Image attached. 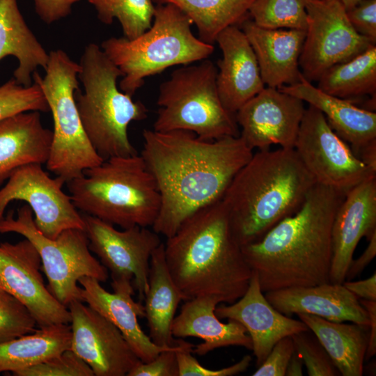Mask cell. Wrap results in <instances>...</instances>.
Returning a JSON list of instances; mask_svg holds the SVG:
<instances>
[{
    "label": "cell",
    "mask_w": 376,
    "mask_h": 376,
    "mask_svg": "<svg viewBox=\"0 0 376 376\" xmlns=\"http://www.w3.org/2000/svg\"><path fill=\"white\" fill-rule=\"evenodd\" d=\"M356 155L368 168L376 172V141L362 148Z\"/></svg>",
    "instance_id": "7dc6e473"
},
{
    "label": "cell",
    "mask_w": 376,
    "mask_h": 376,
    "mask_svg": "<svg viewBox=\"0 0 376 376\" xmlns=\"http://www.w3.org/2000/svg\"><path fill=\"white\" fill-rule=\"evenodd\" d=\"M180 8L195 24L198 38L212 44L217 36L230 26H240L249 17L256 0H155Z\"/></svg>",
    "instance_id": "4dcf8cb0"
},
{
    "label": "cell",
    "mask_w": 376,
    "mask_h": 376,
    "mask_svg": "<svg viewBox=\"0 0 376 376\" xmlns=\"http://www.w3.org/2000/svg\"><path fill=\"white\" fill-rule=\"evenodd\" d=\"M265 293L272 306L287 316L306 313L331 322L348 321L369 327L366 310L343 283L292 287Z\"/></svg>",
    "instance_id": "44dd1931"
},
{
    "label": "cell",
    "mask_w": 376,
    "mask_h": 376,
    "mask_svg": "<svg viewBox=\"0 0 376 376\" xmlns=\"http://www.w3.org/2000/svg\"><path fill=\"white\" fill-rule=\"evenodd\" d=\"M359 301L366 310L370 320L368 342L365 356V358L368 359L374 357L376 353V301L362 299Z\"/></svg>",
    "instance_id": "bcb514c9"
},
{
    "label": "cell",
    "mask_w": 376,
    "mask_h": 376,
    "mask_svg": "<svg viewBox=\"0 0 376 376\" xmlns=\"http://www.w3.org/2000/svg\"><path fill=\"white\" fill-rule=\"evenodd\" d=\"M294 352L295 347L291 336L280 339L252 375L285 376Z\"/></svg>",
    "instance_id": "60d3db41"
},
{
    "label": "cell",
    "mask_w": 376,
    "mask_h": 376,
    "mask_svg": "<svg viewBox=\"0 0 376 376\" xmlns=\"http://www.w3.org/2000/svg\"><path fill=\"white\" fill-rule=\"evenodd\" d=\"M318 81L320 90L340 98L375 96V45L353 58L331 67Z\"/></svg>",
    "instance_id": "1f68e13d"
},
{
    "label": "cell",
    "mask_w": 376,
    "mask_h": 376,
    "mask_svg": "<svg viewBox=\"0 0 376 376\" xmlns=\"http://www.w3.org/2000/svg\"><path fill=\"white\" fill-rule=\"evenodd\" d=\"M79 65L78 79L84 91L77 90L75 99L91 146L104 160L138 155L127 128L131 122L146 119L148 109L119 88L117 81L123 72L95 43L85 47Z\"/></svg>",
    "instance_id": "8992f818"
},
{
    "label": "cell",
    "mask_w": 376,
    "mask_h": 376,
    "mask_svg": "<svg viewBox=\"0 0 376 376\" xmlns=\"http://www.w3.org/2000/svg\"><path fill=\"white\" fill-rule=\"evenodd\" d=\"M337 1H340L342 3L345 10H347L352 8V7H354L361 0H337Z\"/></svg>",
    "instance_id": "681fc988"
},
{
    "label": "cell",
    "mask_w": 376,
    "mask_h": 376,
    "mask_svg": "<svg viewBox=\"0 0 376 376\" xmlns=\"http://www.w3.org/2000/svg\"><path fill=\"white\" fill-rule=\"evenodd\" d=\"M240 27L253 48L265 86L279 88L301 80L299 59L306 31L264 29L250 17Z\"/></svg>",
    "instance_id": "7402d4cb"
},
{
    "label": "cell",
    "mask_w": 376,
    "mask_h": 376,
    "mask_svg": "<svg viewBox=\"0 0 376 376\" xmlns=\"http://www.w3.org/2000/svg\"><path fill=\"white\" fill-rule=\"evenodd\" d=\"M194 347L192 343L178 339L174 346L161 352L152 361L139 362L127 376H178L176 352Z\"/></svg>",
    "instance_id": "f35d334b"
},
{
    "label": "cell",
    "mask_w": 376,
    "mask_h": 376,
    "mask_svg": "<svg viewBox=\"0 0 376 376\" xmlns=\"http://www.w3.org/2000/svg\"><path fill=\"white\" fill-rule=\"evenodd\" d=\"M81 216L89 249L110 272L113 292L133 296V280L141 303L149 288L152 253L162 242L159 235L148 227L137 226L120 230L97 217L83 213Z\"/></svg>",
    "instance_id": "8fae6325"
},
{
    "label": "cell",
    "mask_w": 376,
    "mask_h": 376,
    "mask_svg": "<svg viewBox=\"0 0 376 376\" xmlns=\"http://www.w3.org/2000/svg\"><path fill=\"white\" fill-rule=\"evenodd\" d=\"M99 20L107 25L117 19L125 38L132 40L148 30L155 6L152 0H88Z\"/></svg>",
    "instance_id": "d6a6232c"
},
{
    "label": "cell",
    "mask_w": 376,
    "mask_h": 376,
    "mask_svg": "<svg viewBox=\"0 0 376 376\" xmlns=\"http://www.w3.org/2000/svg\"><path fill=\"white\" fill-rule=\"evenodd\" d=\"M164 244L169 273L183 301L212 296L232 304L246 291L252 270L221 200L189 216Z\"/></svg>",
    "instance_id": "3957f363"
},
{
    "label": "cell",
    "mask_w": 376,
    "mask_h": 376,
    "mask_svg": "<svg viewBox=\"0 0 376 376\" xmlns=\"http://www.w3.org/2000/svg\"><path fill=\"white\" fill-rule=\"evenodd\" d=\"M376 255V233L369 240L363 253L356 260L352 259L348 267L346 278L350 281L361 274Z\"/></svg>",
    "instance_id": "ee69618b"
},
{
    "label": "cell",
    "mask_w": 376,
    "mask_h": 376,
    "mask_svg": "<svg viewBox=\"0 0 376 376\" xmlns=\"http://www.w3.org/2000/svg\"><path fill=\"white\" fill-rule=\"evenodd\" d=\"M8 233L19 234L34 245L48 290L66 307L73 301H83L79 279L90 276L105 282L109 277L107 269L91 253L84 230L67 229L55 239L48 238L37 229L27 204L17 209L16 217L10 211L0 221V233Z\"/></svg>",
    "instance_id": "30bf717a"
},
{
    "label": "cell",
    "mask_w": 376,
    "mask_h": 376,
    "mask_svg": "<svg viewBox=\"0 0 376 376\" xmlns=\"http://www.w3.org/2000/svg\"><path fill=\"white\" fill-rule=\"evenodd\" d=\"M36 325L28 309L0 288V343L35 331Z\"/></svg>",
    "instance_id": "d590c367"
},
{
    "label": "cell",
    "mask_w": 376,
    "mask_h": 376,
    "mask_svg": "<svg viewBox=\"0 0 376 376\" xmlns=\"http://www.w3.org/2000/svg\"><path fill=\"white\" fill-rule=\"evenodd\" d=\"M41 260L34 245L24 238L0 243V288L19 301L40 327L70 324V313L45 285Z\"/></svg>",
    "instance_id": "9a60e30c"
},
{
    "label": "cell",
    "mask_w": 376,
    "mask_h": 376,
    "mask_svg": "<svg viewBox=\"0 0 376 376\" xmlns=\"http://www.w3.org/2000/svg\"><path fill=\"white\" fill-rule=\"evenodd\" d=\"M215 314L219 319L235 320L244 327L251 339L258 366L280 339L309 330L301 320L289 318L272 306L253 271L244 295L232 304L217 306Z\"/></svg>",
    "instance_id": "ac0fdd59"
},
{
    "label": "cell",
    "mask_w": 376,
    "mask_h": 376,
    "mask_svg": "<svg viewBox=\"0 0 376 376\" xmlns=\"http://www.w3.org/2000/svg\"><path fill=\"white\" fill-rule=\"evenodd\" d=\"M315 183L294 148L253 153L221 199L239 244L259 240L280 221L297 212Z\"/></svg>",
    "instance_id": "277c9868"
},
{
    "label": "cell",
    "mask_w": 376,
    "mask_h": 376,
    "mask_svg": "<svg viewBox=\"0 0 376 376\" xmlns=\"http://www.w3.org/2000/svg\"><path fill=\"white\" fill-rule=\"evenodd\" d=\"M298 97L265 87L236 113L240 136L252 150L277 144L294 148L305 107Z\"/></svg>",
    "instance_id": "e0dca14e"
},
{
    "label": "cell",
    "mask_w": 376,
    "mask_h": 376,
    "mask_svg": "<svg viewBox=\"0 0 376 376\" xmlns=\"http://www.w3.org/2000/svg\"><path fill=\"white\" fill-rule=\"evenodd\" d=\"M303 361L299 354L295 350L292 354L285 375L287 376H301L303 375Z\"/></svg>",
    "instance_id": "c3c4849f"
},
{
    "label": "cell",
    "mask_w": 376,
    "mask_h": 376,
    "mask_svg": "<svg viewBox=\"0 0 376 376\" xmlns=\"http://www.w3.org/2000/svg\"><path fill=\"white\" fill-rule=\"evenodd\" d=\"M345 194L315 183L297 212L242 246L263 292L330 283L332 225Z\"/></svg>",
    "instance_id": "7a4b0ae2"
},
{
    "label": "cell",
    "mask_w": 376,
    "mask_h": 376,
    "mask_svg": "<svg viewBox=\"0 0 376 376\" xmlns=\"http://www.w3.org/2000/svg\"><path fill=\"white\" fill-rule=\"evenodd\" d=\"M33 81L24 86L12 79L0 86V120L19 112L49 111L40 86Z\"/></svg>",
    "instance_id": "e575fe53"
},
{
    "label": "cell",
    "mask_w": 376,
    "mask_h": 376,
    "mask_svg": "<svg viewBox=\"0 0 376 376\" xmlns=\"http://www.w3.org/2000/svg\"><path fill=\"white\" fill-rule=\"evenodd\" d=\"M66 183L79 211L122 229L152 227L160 209L157 183L140 155L110 157Z\"/></svg>",
    "instance_id": "5b68a950"
},
{
    "label": "cell",
    "mask_w": 376,
    "mask_h": 376,
    "mask_svg": "<svg viewBox=\"0 0 376 376\" xmlns=\"http://www.w3.org/2000/svg\"><path fill=\"white\" fill-rule=\"evenodd\" d=\"M83 302L113 323L122 333L142 362H149L170 347L155 344L139 325L138 318H145L143 305L132 295L107 291L95 278L83 276L79 280Z\"/></svg>",
    "instance_id": "d4e9b609"
},
{
    "label": "cell",
    "mask_w": 376,
    "mask_h": 376,
    "mask_svg": "<svg viewBox=\"0 0 376 376\" xmlns=\"http://www.w3.org/2000/svg\"><path fill=\"white\" fill-rule=\"evenodd\" d=\"M219 300L212 296H202L185 300L171 324L174 338L196 337L203 340L194 345L193 353L206 355L215 349L240 346L252 350V341L244 327L228 320L224 323L215 314Z\"/></svg>",
    "instance_id": "603a6c76"
},
{
    "label": "cell",
    "mask_w": 376,
    "mask_h": 376,
    "mask_svg": "<svg viewBox=\"0 0 376 376\" xmlns=\"http://www.w3.org/2000/svg\"><path fill=\"white\" fill-rule=\"evenodd\" d=\"M148 283L143 306L149 336L158 346L175 345L176 340L171 334V324L183 296L169 273L163 242L152 253Z\"/></svg>",
    "instance_id": "4316f807"
},
{
    "label": "cell",
    "mask_w": 376,
    "mask_h": 376,
    "mask_svg": "<svg viewBox=\"0 0 376 376\" xmlns=\"http://www.w3.org/2000/svg\"><path fill=\"white\" fill-rule=\"evenodd\" d=\"M278 89L319 109L334 131L351 144L355 155L376 141L375 112L357 107L351 100L327 94L303 76L299 82Z\"/></svg>",
    "instance_id": "cb8c5ba5"
},
{
    "label": "cell",
    "mask_w": 376,
    "mask_h": 376,
    "mask_svg": "<svg viewBox=\"0 0 376 376\" xmlns=\"http://www.w3.org/2000/svg\"><path fill=\"white\" fill-rule=\"evenodd\" d=\"M301 331L291 336L295 350L301 357L309 376H336L340 373L318 338Z\"/></svg>",
    "instance_id": "8d00e7d4"
},
{
    "label": "cell",
    "mask_w": 376,
    "mask_h": 376,
    "mask_svg": "<svg viewBox=\"0 0 376 376\" xmlns=\"http://www.w3.org/2000/svg\"><path fill=\"white\" fill-rule=\"evenodd\" d=\"M346 13L354 30L375 45L376 0H361Z\"/></svg>",
    "instance_id": "b9f144b4"
},
{
    "label": "cell",
    "mask_w": 376,
    "mask_h": 376,
    "mask_svg": "<svg viewBox=\"0 0 376 376\" xmlns=\"http://www.w3.org/2000/svg\"><path fill=\"white\" fill-rule=\"evenodd\" d=\"M40 19L52 24L70 15L72 6L81 0H33Z\"/></svg>",
    "instance_id": "7bdbcfd3"
},
{
    "label": "cell",
    "mask_w": 376,
    "mask_h": 376,
    "mask_svg": "<svg viewBox=\"0 0 376 376\" xmlns=\"http://www.w3.org/2000/svg\"><path fill=\"white\" fill-rule=\"evenodd\" d=\"M15 57L18 65L13 79L24 86L33 82V75L41 67L45 69L47 53L28 26L17 0H0V60Z\"/></svg>",
    "instance_id": "83f0119b"
},
{
    "label": "cell",
    "mask_w": 376,
    "mask_h": 376,
    "mask_svg": "<svg viewBox=\"0 0 376 376\" xmlns=\"http://www.w3.org/2000/svg\"><path fill=\"white\" fill-rule=\"evenodd\" d=\"M53 132L38 111L19 112L0 120V186L18 168L47 162Z\"/></svg>",
    "instance_id": "484cf974"
},
{
    "label": "cell",
    "mask_w": 376,
    "mask_h": 376,
    "mask_svg": "<svg viewBox=\"0 0 376 376\" xmlns=\"http://www.w3.org/2000/svg\"><path fill=\"white\" fill-rule=\"evenodd\" d=\"M217 75V68L207 58L173 71L159 86L153 130L189 131L206 140L240 136L235 114L221 101Z\"/></svg>",
    "instance_id": "ba28073f"
},
{
    "label": "cell",
    "mask_w": 376,
    "mask_h": 376,
    "mask_svg": "<svg viewBox=\"0 0 376 376\" xmlns=\"http://www.w3.org/2000/svg\"><path fill=\"white\" fill-rule=\"evenodd\" d=\"M191 20L171 3L155 6L150 27L139 36L129 40L111 37L101 48L123 72L119 88L132 95L144 79L168 68L201 61L214 52V45L196 37Z\"/></svg>",
    "instance_id": "52a82bcc"
},
{
    "label": "cell",
    "mask_w": 376,
    "mask_h": 376,
    "mask_svg": "<svg viewBox=\"0 0 376 376\" xmlns=\"http://www.w3.org/2000/svg\"><path fill=\"white\" fill-rule=\"evenodd\" d=\"M297 315L318 338L340 375H363L368 327L331 322L306 313Z\"/></svg>",
    "instance_id": "f1b7e54d"
},
{
    "label": "cell",
    "mask_w": 376,
    "mask_h": 376,
    "mask_svg": "<svg viewBox=\"0 0 376 376\" xmlns=\"http://www.w3.org/2000/svg\"><path fill=\"white\" fill-rule=\"evenodd\" d=\"M343 285L357 297L376 301V274L369 278L358 281H345Z\"/></svg>",
    "instance_id": "f6af8a7d"
},
{
    "label": "cell",
    "mask_w": 376,
    "mask_h": 376,
    "mask_svg": "<svg viewBox=\"0 0 376 376\" xmlns=\"http://www.w3.org/2000/svg\"><path fill=\"white\" fill-rule=\"evenodd\" d=\"M71 315L70 350L84 361L95 376H125L141 360L120 330L97 311L75 300Z\"/></svg>",
    "instance_id": "2e32d148"
},
{
    "label": "cell",
    "mask_w": 376,
    "mask_h": 376,
    "mask_svg": "<svg viewBox=\"0 0 376 376\" xmlns=\"http://www.w3.org/2000/svg\"><path fill=\"white\" fill-rule=\"evenodd\" d=\"M294 149L316 183L345 194L376 178V172L357 157L313 106L305 109Z\"/></svg>",
    "instance_id": "7c38bea8"
},
{
    "label": "cell",
    "mask_w": 376,
    "mask_h": 376,
    "mask_svg": "<svg viewBox=\"0 0 376 376\" xmlns=\"http://www.w3.org/2000/svg\"><path fill=\"white\" fill-rule=\"evenodd\" d=\"M42 77L36 71L38 83L51 111L54 122L53 139L47 169L65 182L100 164L104 159L96 152L84 130L75 99L79 89V63L62 49L49 53Z\"/></svg>",
    "instance_id": "9c48e42d"
},
{
    "label": "cell",
    "mask_w": 376,
    "mask_h": 376,
    "mask_svg": "<svg viewBox=\"0 0 376 376\" xmlns=\"http://www.w3.org/2000/svg\"><path fill=\"white\" fill-rule=\"evenodd\" d=\"M64 183L59 177L51 178L41 164L18 168L0 189V221L10 202L23 201L34 214L37 229L48 238L55 239L67 229L84 230L81 213L63 191Z\"/></svg>",
    "instance_id": "5bb4252c"
},
{
    "label": "cell",
    "mask_w": 376,
    "mask_h": 376,
    "mask_svg": "<svg viewBox=\"0 0 376 376\" xmlns=\"http://www.w3.org/2000/svg\"><path fill=\"white\" fill-rule=\"evenodd\" d=\"M306 9L308 23L299 65L307 81H318L331 67L374 45L354 30L340 1L306 0Z\"/></svg>",
    "instance_id": "4fadbf2b"
},
{
    "label": "cell",
    "mask_w": 376,
    "mask_h": 376,
    "mask_svg": "<svg viewBox=\"0 0 376 376\" xmlns=\"http://www.w3.org/2000/svg\"><path fill=\"white\" fill-rule=\"evenodd\" d=\"M249 15L264 29L306 31L307 28L306 0H256Z\"/></svg>",
    "instance_id": "836d02e7"
},
{
    "label": "cell",
    "mask_w": 376,
    "mask_h": 376,
    "mask_svg": "<svg viewBox=\"0 0 376 376\" xmlns=\"http://www.w3.org/2000/svg\"><path fill=\"white\" fill-rule=\"evenodd\" d=\"M194 347L185 348L176 352L178 376H233L245 371L252 361L251 357L247 354L232 366L212 370L201 366L193 357Z\"/></svg>",
    "instance_id": "ab89813d"
},
{
    "label": "cell",
    "mask_w": 376,
    "mask_h": 376,
    "mask_svg": "<svg viewBox=\"0 0 376 376\" xmlns=\"http://www.w3.org/2000/svg\"><path fill=\"white\" fill-rule=\"evenodd\" d=\"M215 42L222 52L217 86L224 107L235 113L265 87L253 48L239 26L223 30Z\"/></svg>",
    "instance_id": "ffe728a7"
},
{
    "label": "cell",
    "mask_w": 376,
    "mask_h": 376,
    "mask_svg": "<svg viewBox=\"0 0 376 376\" xmlns=\"http://www.w3.org/2000/svg\"><path fill=\"white\" fill-rule=\"evenodd\" d=\"M376 233V178L350 189L340 205L331 229L332 257L329 281L342 284L363 237Z\"/></svg>",
    "instance_id": "d6986e66"
},
{
    "label": "cell",
    "mask_w": 376,
    "mask_h": 376,
    "mask_svg": "<svg viewBox=\"0 0 376 376\" xmlns=\"http://www.w3.org/2000/svg\"><path fill=\"white\" fill-rule=\"evenodd\" d=\"M143 138L140 155L161 196L152 229L166 238L191 214L221 201L253 155L240 136L206 140L189 131L144 130Z\"/></svg>",
    "instance_id": "6da1fadb"
},
{
    "label": "cell",
    "mask_w": 376,
    "mask_h": 376,
    "mask_svg": "<svg viewBox=\"0 0 376 376\" xmlns=\"http://www.w3.org/2000/svg\"><path fill=\"white\" fill-rule=\"evenodd\" d=\"M15 376H94L90 366L70 349L36 365L16 371Z\"/></svg>",
    "instance_id": "74e56055"
},
{
    "label": "cell",
    "mask_w": 376,
    "mask_h": 376,
    "mask_svg": "<svg viewBox=\"0 0 376 376\" xmlns=\"http://www.w3.org/2000/svg\"><path fill=\"white\" fill-rule=\"evenodd\" d=\"M71 337L70 324H57L1 343L0 373H13L70 349Z\"/></svg>",
    "instance_id": "f546056e"
}]
</instances>
